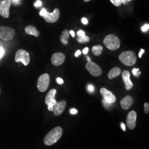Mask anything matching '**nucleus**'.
<instances>
[{"label":"nucleus","instance_id":"nucleus-1","mask_svg":"<svg viewBox=\"0 0 149 149\" xmlns=\"http://www.w3.org/2000/svg\"><path fill=\"white\" fill-rule=\"evenodd\" d=\"M63 134V129L60 127L54 128L45 136L44 138V144L50 146L56 143L61 138Z\"/></svg>","mask_w":149,"mask_h":149},{"label":"nucleus","instance_id":"nucleus-2","mask_svg":"<svg viewBox=\"0 0 149 149\" xmlns=\"http://www.w3.org/2000/svg\"><path fill=\"white\" fill-rule=\"evenodd\" d=\"M119 59L122 64L128 66H133L136 62V56L133 51H127L123 52L119 56Z\"/></svg>","mask_w":149,"mask_h":149},{"label":"nucleus","instance_id":"nucleus-3","mask_svg":"<svg viewBox=\"0 0 149 149\" xmlns=\"http://www.w3.org/2000/svg\"><path fill=\"white\" fill-rule=\"evenodd\" d=\"M103 43L107 49L112 51L116 50L120 47L119 39L114 34H109L104 38Z\"/></svg>","mask_w":149,"mask_h":149},{"label":"nucleus","instance_id":"nucleus-4","mask_svg":"<svg viewBox=\"0 0 149 149\" xmlns=\"http://www.w3.org/2000/svg\"><path fill=\"white\" fill-rule=\"evenodd\" d=\"M16 34L15 31L11 27L0 26V39L5 41H10Z\"/></svg>","mask_w":149,"mask_h":149},{"label":"nucleus","instance_id":"nucleus-5","mask_svg":"<svg viewBox=\"0 0 149 149\" xmlns=\"http://www.w3.org/2000/svg\"><path fill=\"white\" fill-rule=\"evenodd\" d=\"M50 84V76L48 74H44L40 76L38 79L37 87L38 90L44 92L47 90Z\"/></svg>","mask_w":149,"mask_h":149},{"label":"nucleus","instance_id":"nucleus-6","mask_svg":"<svg viewBox=\"0 0 149 149\" xmlns=\"http://www.w3.org/2000/svg\"><path fill=\"white\" fill-rule=\"evenodd\" d=\"M15 61L16 63L21 62L24 66H27L30 63V56L27 51L20 49L16 52L15 55Z\"/></svg>","mask_w":149,"mask_h":149},{"label":"nucleus","instance_id":"nucleus-7","mask_svg":"<svg viewBox=\"0 0 149 149\" xmlns=\"http://www.w3.org/2000/svg\"><path fill=\"white\" fill-rule=\"evenodd\" d=\"M56 90L55 89H52L48 92V94L45 98V103L48 106V109L50 111H53V107L57 103L55 99Z\"/></svg>","mask_w":149,"mask_h":149},{"label":"nucleus","instance_id":"nucleus-8","mask_svg":"<svg viewBox=\"0 0 149 149\" xmlns=\"http://www.w3.org/2000/svg\"><path fill=\"white\" fill-rule=\"evenodd\" d=\"M86 68L92 76L98 77L101 76L102 73V69L96 63L89 61L86 64Z\"/></svg>","mask_w":149,"mask_h":149},{"label":"nucleus","instance_id":"nucleus-9","mask_svg":"<svg viewBox=\"0 0 149 149\" xmlns=\"http://www.w3.org/2000/svg\"><path fill=\"white\" fill-rule=\"evenodd\" d=\"M10 0H1L0 1V15L7 18L10 16V8L11 7Z\"/></svg>","mask_w":149,"mask_h":149},{"label":"nucleus","instance_id":"nucleus-10","mask_svg":"<svg viewBox=\"0 0 149 149\" xmlns=\"http://www.w3.org/2000/svg\"><path fill=\"white\" fill-rule=\"evenodd\" d=\"M60 17V11L58 8H55L54 11L50 13L47 12L46 15L44 16V18L45 20V21L50 23H53L59 19Z\"/></svg>","mask_w":149,"mask_h":149},{"label":"nucleus","instance_id":"nucleus-11","mask_svg":"<svg viewBox=\"0 0 149 149\" xmlns=\"http://www.w3.org/2000/svg\"><path fill=\"white\" fill-rule=\"evenodd\" d=\"M100 92L103 97V100L107 102L112 104L116 101V97L112 93V92L108 90L106 88H102Z\"/></svg>","mask_w":149,"mask_h":149},{"label":"nucleus","instance_id":"nucleus-12","mask_svg":"<svg viewBox=\"0 0 149 149\" xmlns=\"http://www.w3.org/2000/svg\"><path fill=\"white\" fill-rule=\"evenodd\" d=\"M137 114L135 111H132L128 113L127 119V125L129 129H134L136 127Z\"/></svg>","mask_w":149,"mask_h":149},{"label":"nucleus","instance_id":"nucleus-13","mask_svg":"<svg viewBox=\"0 0 149 149\" xmlns=\"http://www.w3.org/2000/svg\"><path fill=\"white\" fill-rule=\"evenodd\" d=\"M65 56L64 54L61 53H55L52 56V63L54 66H58L64 63Z\"/></svg>","mask_w":149,"mask_h":149},{"label":"nucleus","instance_id":"nucleus-14","mask_svg":"<svg viewBox=\"0 0 149 149\" xmlns=\"http://www.w3.org/2000/svg\"><path fill=\"white\" fill-rule=\"evenodd\" d=\"M66 106V102L65 101H61L57 102L56 104L54 106L53 111L54 114L56 116H59L61 115L63 112Z\"/></svg>","mask_w":149,"mask_h":149},{"label":"nucleus","instance_id":"nucleus-15","mask_svg":"<svg viewBox=\"0 0 149 149\" xmlns=\"http://www.w3.org/2000/svg\"><path fill=\"white\" fill-rule=\"evenodd\" d=\"M130 74L129 71L124 70L122 73V77L123 81L125 84V87L127 90H129L133 87V84L130 79Z\"/></svg>","mask_w":149,"mask_h":149},{"label":"nucleus","instance_id":"nucleus-16","mask_svg":"<svg viewBox=\"0 0 149 149\" xmlns=\"http://www.w3.org/2000/svg\"><path fill=\"white\" fill-rule=\"evenodd\" d=\"M134 100L133 98L130 96L125 97L120 101V105L124 110L129 109L133 104Z\"/></svg>","mask_w":149,"mask_h":149},{"label":"nucleus","instance_id":"nucleus-17","mask_svg":"<svg viewBox=\"0 0 149 149\" xmlns=\"http://www.w3.org/2000/svg\"><path fill=\"white\" fill-rule=\"evenodd\" d=\"M24 31L27 34L32 35V36H35L36 37H39L40 35V33L38 31L37 29L36 28V27L34 26H32V25L28 26L26 27L24 29Z\"/></svg>","mask_w":149,"mask_h":149},{"label":"nucleus","instance_id":"nucleus-18","mask_svg":"<svg viewBox=\"0 0 149 149\" xmlns=\"http://www.w3.org/2000/svg\"><path fill=\"white\" fill-rule=\"evenodd\" d=\"M121 73V70L119 68L116 67L111 70L108 73V76L109 79H113L118 77Z\"/></svg>","mask_w":149,"mask_h":149},{"label":"nucleus","instance_id":"nucleus-19","mask_svg":"<svg viewBox=\"0 0 149 149\" xmlns=\"http://www.w3.org/2000/svg\"><path fill=\"white\" fill-rule=\"evenodd\" d=\"M70 33L68 29H65L62 32L61 36H60V41L64 45H66L69 42V39Z\"/></svg>","mask_w":149,"mask_h":149},{"label":"nucleus","instance_id":"nucleus-20","mask_svg":"<svg viewBox=\"0 0 149 149\" xmlns=\"http://www.w3.org/2000/svg\"><path fill=\"white\" fill-rule=\"evenodd\" d=\"M103 51V47L102 45H95L92 48V52L95 56H100Z\"/></svg>","mask_w":149,"mask_h":149},{"label":"nucleus","instance_id":"nucleus-21","mask_svg":"<svg viewBox=\"0 0 149 149\" xmlns=\"http://www.w3.org/2000/svg\"><path fill=\"white\" fill-rule=\"evenodd\" d=\"M77 41L80 43H87L90 41V38L86 36L77 37Z\"/></svg>","mask_w":149,"mask_h":149},{"label":"nucleus","instance_id":"nucleus-22","mask_svg":"<svg viewBox=\"0 0 149 149\" xmlns=\"http://www.w3.org/2000/svg\"><path fill=\"white\" fill-rule=\"evenodd\" d=\"M110 1L112 2V4L116 6H120L121 5V2L120 0H110Z\"/></svg>","mask_w":149,"mask_h":149},{"label":"nucleus","instance_id":"nucleus-23","mask_svg":"<svg viewBox=\"0 0 149 149\" xmlns=\"http://www.w3.org/2000/svg\"><path fill=\"white\" fill-rule=\"evenodd\" d=\"M87 90H88L89 92L93 93L94 92V91H95V87L92 85L90 84V85L87 86Z\"/></svg>","mask_w":149,"mask_h":149},{"label":"nucleus","instance_id":"nucleus-24","mask_svg":"<svg viewBox=\"0 0 149 149\" xmlns=\"http://www.w3.org/2000/svg\"><path fill=\"white\" fill-rule=\"evenodd\" d=\"M139 71V69L135 68V69H133V70H132V72H133V74L134 76H139V74H140V72Z\"/></svg>","mask_w":149,"mask_h":149},{"label":"nucleus","instance_id":"nucleus-25","mask_svg":"<svg viewBox=\"0 0 149 149\" xmlns=\"http://www.w3.org/2000/svg\"><path fill=\"white\" fill-rule=\"evenodd\" d=\"M144 111L145 113H148L149 111V104L148 103H144Z\"/></svg>","mask_w":149,"mask_h":149},{"label":"nucleus","instance_id":"nucleus-26","mask_svg":"<svg viewBox=\"0 0 149 149\" xmlns=\"http://www.w3.org/2000/svg\"><path fill=\"white\" fill-rule=\"evenodd\" d=\"M149 24H145L144 26L141 27V31L143 32H146L149 30Z\"/></svg>","mask_w":149,"mask_h":149},{"label":"nucleus","instance_id":"nucleus-27","mask_svg":"<svg viewBox=\"0 0 149 149\" xmlns=\"http://www.w3.org/2000/svg\"><path fill=\"white\" fill-rule=\"evenodd\" d=\"M42 5V2L40 0H37L34 3V6L36 7H39Z\"/></svg>","mask_w":149,"mask_h":149},{"label":"nucleus","instance_id":"nucleus-28","mask_svg":"<svg viewBox=\"0 0 149 149\" xmlns=\"http://www.w3.org/2000/svg\"><path fill=\"white\" fill-rule=\"evenodd\" d=\"M48 12L46 10V9H45V8H43L40 12V13H39V15H40L41 16H45L46 15V14H47V13Z\"/></svg>","mask_w":149,"mask_h":149},{"label":"nucleus","instance_id":"nucleus-29","mask_svg":"<svg viewBox=\"0 0 149 149\" xmlns=\"http://www.w3.org/2000/svg\"><path fill=\"white\" fill-rule=\"evenodd\" d=\"M5 54V50L2 47H0V59H2Z\"/></svg>","mask_w":149,"mask_h":149},{"label":"nucleus","instance_id":"nucleus-30","mask_svg":"<svg viewBox=\"0 0 149 149\" xmlns=\"http://www.w3.org/2000/svg\"><path fill=\"white\" fill-rule=\"evenodd\" d=\"M77 36L78 37H80V36H85V33L83 31H81L80 30L77 33Z\"/></svg>","mask_w":149,"mask_h":149},{"label":"nucleus","instance_id":"nucleus-31","mask_svg":"<svg viewBox=\"0 0 149 149\" xmlns=\"http://www.w3.org/2000/svg\"><path fill=\"white\" fill-rule=\"evenodd\" d=\"M11 3H13L14 5H18L21 2V0H10Z\"/></svg>","mask_w":149,"mask_h":149},{"label":"nucleus","instance_id":"nucleus-32","mask_svg":"<svg viewBox=\"0 0 149 149\" xmlns=\"http://www.w3.org/2000/svg\"><path fill=\"white\" fill-rule=\"evenodd\" d=\"M102 103L103 104V105L104 106V107H110V105H111V103H109L107 102L106 101H104V100H102Z\"/></svg>","mask_w":149,"mask_h":149},{"label":"nucleus","instance_id":"nucleus-33","mask_svg":"<svg viewBox=\"0 0 149 149\" xmlns=\"http://www.w3.org/2000/svg\"><path fill=\"white\" fill-rule=\"evenodd\" d=\"M82 23L84 24H85V25L87 24L88 23V19H87V18H82Z\"/></svg>","mask_w":149,"mask_h":149},{"label":"nucleus","instance_id":"nucleus-34","mask_svg":"<svg viewBox=\"0 0 149 149\" xmlns=\"http://www.w3.org/2000/svg\"><path fill=\"white\" fill-rule=\"evenodd\" d=\"M56 82H58V84H59L60 85H61V84H63L64 83L63 80L62 79H61V78H59V77L56 79Z\"/></svg>","mask_w":149,"mask_h":149},{"label":"nucleus","instance_id":"nucleus-35","mask_svg":"<svg viewBox=\"0 0 149 149\" xmlns=\"http://www.w3.org/2000/svg\"><path fill=\"white\" fill-rule=\"evenodd\" d=\"M77 112H78L77 110H76V109H74V108L71 109L70 110V113L72 114H76V113H77Z\"/></svg>","mask_w":149,"mask_h":149},{"label":"nucleus","instance_id":"nucleus-36","mask_svg":"<svg viewBox=\"0 0 149 149\" xmlns=\"http://www.w3.org/2000/svg\"><path fill=\"white\" fill-rule=\"evenodd\" d=\"M144 52H145V50H144V49H141L140 50V52H139V57L140 58H141V56H142V55H143V54H144Z\"/></svg>","mask_w":149,"mask_h":149},{"label":"nucleus","instance_id":"nucleus-37","mask_svg":"<svg viewBox=\"0 0 149 149\" xmlns=\"http://www.w3.org/2000/svg\"><path fill=\"white\" fill-rule=\"evenodd\" d=\"M82 52H83V53L85 55H86L88 53V48H85L84 50H83V51H82Z\"/></svg>","mask_w":149,"mask_h":149},{"label":"nucleus","instance_id":"nucleus-38","mask_svg":"<svg viewBox=\"0 0 149 149\" xmlns=\"http://www.w3.org/2000/svg\"><path fill=\"white\" fill-rule=\"evenodd\" d=\"M81 51L79 50H78L76 52V53L74 54V56H76V57H78L80 55H81Z\"/></svg>","mask_w":149,"mask_h":149},{"label":"nucleus","instance_id":"nucleus-39","mask_svg":"<svg viewBox=\"0 0 149 149\" xmlns=\"http://www.w3.org/2000/svg\"><path fill=\"white\" fill-rule=\"evenodd\" d=\"M121 128L122 129V130L123 131H125V130H126V129H125V124H124L123 123H121Z\"/></svg>","mask_w":149,"mask_h":149},{"label":"nucleus","instance_id":"nucleus-40","mask_svg":"<svg viewBox=\"0 0 149 149\" xmlns=\"http://www.w3.org/2000/svg\"><path fill=\"white\" fill-rule=\"evenodd\" d=\"M70 34H71V36L73 38L74 37V36H75V33H74V31H70L69 32Z\"/></svg>","mask_w":149,"mask_h":149},{"label":"nucleus","instance_id":"nucleus-41","mask_svg":"<svg viewBox=\"0 0 149 149\" xmlns=\"http://www.w3.org/2000/svg\"><path fill=\"white\" fill-rule=\"evenodd\" d=\"M120 2H121V3H122L123 4H127V2H128V1H127V0H120Z\"/></svg>","mask_w":149,"mask_h":149},{"label":"nucleus","instance_id":"nucleus-42","mask_svg":"<svg viewBox=\"0 0 149 149\" xmlns=\"http://www.w3.org/2000/svg\"><path fill=\"white\" fill-rule=\"evenodd\" d=\"M87 60L88 62H89V61H91V59L90 58V57H89V56H87Z\"/></svg>","mask_w":149,"mask_h":149},{"label":"nucleus","instance_id":"nucleus-43","mask_svg":"<svg viewBox=\"0 0 149 149\" xmlns=\"http://www.w3.org/2000/svg\"><path fill=\"white\" fill-rule=\"evenodd\" d=\"M85 2H89V1H90L91 0H84Z\"/></svg>","mask_w":149,"mask_h":149},{"label":"nucleus","instance_id":"nucleus-44","mask_svg":"<svg viewBox=\"0 0 149 149\" xmlns=\"http://www.w3.org/2000/svg\"><path fill=\"white\" fill-rule=\"evenodd\" d=\"M131 1V0H127V1Z\"/></svg>","mask_w":149,"mask_h":149},{"label":"nucleus","instance_id":"nucleus-45","mask_svg":"<svg viewBox=\"0 0 149 149\" xmlns=\"http://www.w3.org/2000/svg\"><path fill=\"white\" fill-rule=\"evenodd\" d=\"M0 94H1V88H0Z\"/></svg>","mask_w":149,"mask_h":149}]
</instances>
